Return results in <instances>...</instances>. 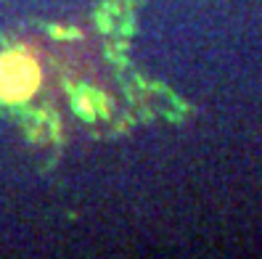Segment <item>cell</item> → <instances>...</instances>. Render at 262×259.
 <instances>
[{
	"label": "cell",
	"instance_id": "6da1fadb",
	"mask_svg": "<svg viewBox=\"0 0 262 259\" xmlns=\"http://www.w3.org/2000/svg\"><path fill=\"white\" fill-rule=\"evenodd\" d=\"M42 85V64L29 48H13L0 53V101H29Z\"/></svg>",
	"mask_w": 262,
	"mask_h": 259
}]
</instances>
